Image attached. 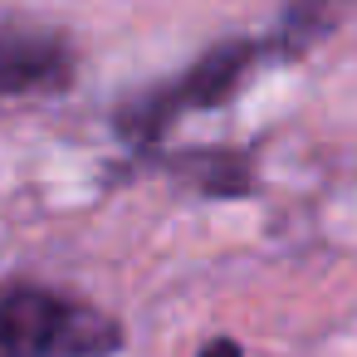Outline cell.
<instances>
[{"label": "cell", "mask_w": 357, "mask_h": 357, "mask_svg": "<svg viewBox=\"0 0 357 357\" xmlns=\"http://www.w3.org/2000/svg\"><path fill=\"white\" fill-rule=\"evenodd\" d=\"M123 347L118 318L40 284L0 294V357H113Z\"/></svg>", "instance_id": "cell-1"}, {"label": "cell", "mask_w": 357, "mask_h": 357, "mask_svg": "<svg viewBox=\"0 0 357 357\" xmlns=\"http://www.w3.org/2000/svg\"><path fill=\"white\" fill-rule=\"evenodd\" d=\"M274 54V40H225L215 50H206L186 74L157 84V89H142L137 98H128L118 108V132L128 142H157L176 128V118L186 113H206V108H220L235 98V89L250 79V69L259 59Z\"/></svg>", "instance_id": "cell-2"}, {"label": "cell", "mask_w": 357, "mask_h": 357, "mask_svg": "<svg viewBox=\"0 0 357 357\" xmlns=\"http://www.w3.org/2000/svg\"><path fill=\"white\" fill-rule=\"evenodd\" d=\"M74 84V45L59 30L0 20V98L59 93Z\"/></svg>", "instance_id": "cell-3"}, {"label": "cell", "mask_w": 357, "mask_h": 357, "mask_svg": "<svg viewBox=\"0 0 357 357\" xmlns=\"http://www.w3.org/2000/svg\"><path fill=\"white\" fill-rule=\"evenodd\" d=\"M172 167L181 176H191L201 191L211 196H245L250 191V157L240 152H225V147H211V152H181L172 157Z\"/></svg>", "instance_id": "cell-4"}, {"label": "cell", "mask_w": 357, "mask_h": 357, "mask_svg": "<svg viewBox=\"0 0 357 357\" xmlns=\"http://www.w3.org/2000/svg\"><path fill=\"white\" fill-rule=\"evenodd\" d=\"M201 357H245V352H240V342L215 337V342H206V347H201Z\"/></svg>", "instance_id": "cell-5"}]
</instances>
